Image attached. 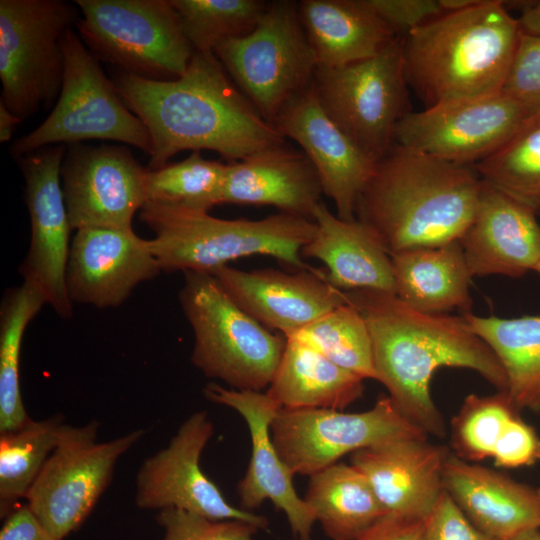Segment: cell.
<instances>
[{"label":"cell","mask_w":540,"mask_h":540,"mask_svg":"<svg viewBox=\"0 0 540 540\" xmlns=\"http://www.w3.org/2000/svg\"><path fill=\"white\" fill-rule=\"evenodd\" d=\"M113 83L150 133V170L185 150H213L233 162L285 143L214 52H194L186 72L176 79L153 80L122 71Z\"/></svg>","instance_id":"obj_1"},{"label":"cell","mask_w":540,"mask_h":540,"mask_svg":"<svg viewBox=\"0 0 540 540\" xmlns=\"http://www.w3.org/2000/svg\"><path fill=\"white\" fill-rule=\"evenodd\" d=\"M367 323L376 380L397 409L428 435H445L444 419L430 383L442 367L477 372L497 391H507L504 369L463 316L413 309L395 294L369 289L345 291Z\"/></svg>","instance_id":"obj_2"},{"label":"cell","mask_w":540,"mask_h":540,"mask_svg":"<svg viewBox=\"0 0 540 540\" xmlns=\"http://www.w3.org/2000/svg\"><path fill=\"white\" fill-rule=\"evenodd\" d=\"M483 181L473 166L395 143L361 192L357 219L389 255L459 241L471 223Z\"/></svg>","instance_id":"obj_3"},{"label":"cell","mask_w":540,"mask_h":540,"mask_svg":"<svg viewBox=\"0 0 540 540\" xmlns=\"http://www.w3.org/2000/svg\"><path fill=\"white\" fill-rule=\"evenodd\" d=\"M505 3L475 0L404 35L406 82L425 108L501 91L522 34Z\"/></svg>","instance_id":"obj_4"},{"label":"cell","mask_w":540,"mask_h":540,"mask_svg":"<svg viewBox=\"0 0 540 540\" xmlns=\"http://www.w3.org/2000/svg\"><path fill=\"white\" fill-rule=\"evenodd\" d=\"M140 220L154 233L149 240L161 271L212 274L236 259L266 255L296 270L312 267L302 248L315 231L313 220L280 212L258 220L221 219L204 211L146 202Z\"/></svg>","instance_id":"obj_5"},{"label":"cell","mask_w":540,"mask_h":540,"mask_svg":"<svg viewBox=\"0 0 540 540\" xmlns=\"http://www.w3.org/2000/svg\"><path fill=\"white\" fill-rule=\"evenodd\" d=\"M179 301L194 336L191 362L232 389L262 392L270 385L286 337L245 311L209 273L186 271Z\"/></svg>","instance_id":"obj_6"},{"label":"cell","mask_w":540,"mask_h":540,"mask_svg":"<svg viewBox=\"0 0 540 540\" xmlns=\"http://www.w3.org/2000/svg\"><path fill=\"white\" fill-rule=\"evenodd\" d=\"M62 50L64 75L57 103L36 129L11 145V154L21 158L51 145L100 139L123 142L150 155L148 129L125 105L99 60L72 28L63 37Z\"/></svg>","instance_id":"obj_7"},{"label":"cell","mask_w":540,"mask_h":540,"mask_svg":"<svg viewBox=\"0 0 540 540\" xmlns=\"http://www.w3.org/2000/svg\"><path fill=\"white\" fill-rule=\"evenodd\" d=\"M88 50L124 72L153 80L182 76L194 49L170 0H76Z\"/></svg>","instance_id":"obj_8"},{"label":"cell","mask_w":540,"mask_h":540,"mask_svg":"<svg viewBox=\"0 0 540 540\" xmlns=\"http://www.w3.org/2000/svg\"><path fill=\"white\" fill-rule=\"evenodd\" d=\"M79 18L75 2L0 1V100L22 120L60 94L62 40Z\"/></svg>","instance_id":"obj_9"},{"label":"cell","mask_w":540,"mask_h":540,"mask_svg":"<svg viewBox=\"0 0 540 540\" xmlns=\"http://www.w3.org/2000/svg\"><path fill=\"white\" fill-rule=\"evenodd\" d=\"M214 54L241 92L272 124L284 104L312 83L318 66L298 4L288 0L268 3L253 30L221 42Z\"/></svg>","instance_id":"obj_10"},{"label":"cell","mask_w":540,"mask_h":540,"mask_svg":"<svg viewBox=\"0 0 540 540\" xmlns=\"http://www.w3.org/2000/svg\"><path fill=\"white\" fill-rule=\"evenodd\" d=\"M403 37L372 58L337 68L317 66L313 77L324 111L376 162L395 144L396 127L411 112Z\"/></svg>","instance_id":"obj_11"},{"label":"cell","mask_w":540,"mask_h":540,"mask_svg":"<svg viewBox=\"0 0 540 540\" xmlns=\"http://www.w3.org/2000/svg\"><path fill=\"white\" fill-rule=\"evenodd\" d=\"M99 423L61 426L55 449L25 498L58 540L77 530L109 486L119 459L141 440L136 429L97 442Z\"/></svg>","instance_id":"obj_12"},{"label":"cell","mask_w":540,"mask_h":540,"mask_svg":"<svg viewBox=\"0 0 540 540\" xmlns=\"http://www.w3.org/2000/svg\"><path fill=\"white\" fill-rule=\"evenodd\" d=\"M270 431L275 447L294 475L311 476L358 450L400 439H427L388 395L363 412L334 409H279Z\"/></svg>","instance_id":"obj_13"},{"label":"cell","mask_w":540,"mask_h":540,"mask_svg":"<svg viewBox=\"0 0 540 540\" xmlns=\"http://www.w3.org/2000/svg\"><path fill=\"white\" fill-rule=\"evenodd\" d=\"M536 120L501 90L411 111L396 127L395 143L444 161L474 166Z\"/></svg>","instance_id":"obj_14"},{"label":"cell","mask_w":540,"mask_h":540,"mask_svg":"<svg viewBox=\"0 0 540 540\" xmlns=\"http://www.w3.org/2000/svg\"><path fill=\"white\" fill-rule=\"evenodd\" d=\"M214 433L206 411L183 421L168 445L147 457L136 475L135 503L141 509H181L214 520H241L268 527V519L228 502L204 473L200 458Z\"/></svg>","instance_id":"obj_15"},{"label":"cell","mask_w":540,"mask_h":540,"mask_svg":"<svg viewBox=\"0 0 540 540\" xmlns=\"http://www.w3.org/2000/svg\"><path fill=\"white\" fill-rule=\"evenodd\" d=\"M66 145L43 147L21 158L25 200L31 222L29 249L20 272L39 289L55 312L68 319L72 302L66 287V269L72 229L61 185Z\"/></svg>","instance_id":"obj_16"},{"label":"cell","mask_w":540,"mask_h":540,"mask_svg":"<svg viewBox=\"0 0 540 540\" xmlns=\"http://www.w3.org/2000/svg\"><path fill=\"white\" fill-rule=\"evenodd\" d=\"M147 173L124 146L70 145L61 180L72 229H133L146 203Z\"/></svg>","instance_id":"obj_17"},{"label":"cell","mask_w":540,"mask_h":540,"mask_svg":"<svg viewBox=\"0 0 540 540\" xmlns=\"http://www.w3.org/2000/svg\"><path fill=\"white\" fill-rule=\"evenodd\" d=\"M273 125L301 147L318 174L323 194L334 202L336 215L356 219L357 201L377 162L327 115L312 83L284 104Z\"/></svg>","instance_id":"obj_18"},{"label":"cell","mask_w":540,"mask_h":540,"mask_svg":"<svg viewBox=\"0 0 540 540\" xmlns=\"http://www.w3.org/2000/svg\"><path fill=\"white\" fill-rule=\"evenodd\" d=\"M205 397L234 409L245 420L251 438V457L237 485L241 508H258L270 500L282 511L297 540H311L315 516L295 490L294 474L280 457L272 440L270 425L279 406L266 392L236 390L216 383L205 386Z\"/></svg>","instance_id":"obj_19"},{"label":"cell","mask_w":540,"mask_h":540,"mask_svg":"<svg viewBox=\"0 0 540 540\" xmlns=\"http://www.w3.org/2000/svg\"><path fill=\"white\" fill-rule=\"evenodd\" d=\"M229 297L248 315L286 338L347 302L324 270L288 273L265 268L244 271L224 266L212 273Z\"/></svg>","instance_id":"obj_20"},{"label":"cell","mask_w":540,"mask_h":540,"mask_svg":"<svg viewBox=\"0 0 540 540\" xmlns=\"http://www.w3.org/2000/svg\"><path fill=\"white\" fill-rule=\"evenodd\" d=\"M160 272L149 240L133 229L81 228L71 242L66 287L71 302L117 307Z\"/></svg>","instance_id":"obj_21"},{"label":"cell","mask_w":540,"mask_h":540,"mask_svg":"<svg viewBox=\"0 0 540 540\" xmlns=\"http://www.w3.org/2000/svg\"><path fill=\"white\" fill-rule=\"evenodd\" d=\"M449 453L427 439H400L352 453L351 464L365 476L386 513L424 520L444 491Z\"/></svg>","instance_id":"obj_22"},{"label":"cell","mask_w":540,"mask_h":540,"mask_svg":"<svg viewBox=\"0 0 540 540\" xmlns=\"http://www.w3.org/2000/svg\"><path fill=\"white\" fill-rule=\"evenodd\" d=\"M458 242L472 277L519 278L540 264L537 215L484 181L475 215Z\"/></svg>","instance_id":"obj_23"},{"label":"cell","mask_w":540,"mask_h":540,"mask_svg":"<svg viewBox=\"0 0 540 540\" xmlns=\"http://www.w3.org/2000/svg\"><path fill=\"white\" fill-rule=\"evenodd\" d=\"M443 487L466 517L496 540H511L528 529H540V494L494 469L449 453Z\"/></svg>","instance_id":"obj_24"},{"label":"cell","mask_w":540,"mask_h":540,"mask_svg":"<svg viewBox=\"0 0 540 540\" xmlns=\"http://www.w3.org/2000/svg\"><path fill=\"white\" fill-rule=\"evenodd\" d=\"M322 194L310 160L285 142L228 163L220 204L268 205L313 220Z\"/></svg>","instance_id":"obj_25"},{"label":"cell","mask_w":540,"mask_h":540,"mask_svg":"<svg viewBox=\"0 0 540 540\" xmlns=\"http://www.w3.org/2000/svg\"><path fill=\"white\" fill-rule=\"evenodd\" d=\"M313 221L314 234L301 254L321 261L334 287L395 294L390 255L370 226L357 218L340 219L323 202L314 211Z\"/></svg>","instance_id":"obj_26"},{"label":"cell","mask_w":540,"mask_h":540,"mask_svg":"<svg viewBox=\"0 0 540 540\" xmlns=\"http://www.w3.org/2000/svg\"><path fill=\"white\" fill-rule=\"evenodd\" d=\"M298 14L321 67H343L372 58L398 36L368 0H303Z\"/></svg>","instance_id":"obj_27"},{"label":"cell","mask_w":540,"mask_h":540,"mask_svg":"<svg viewBox=\"0 0 540 540\" xmlns=\"http://www.w3.org/2000/svg\"><path fill=\"white\" fill-rule=\"evenodd\" d=\"M395 295L415 310L446 314L471 312V274L458 241L390 255Z\"/></svg>","instance_id":"obj_28"},{"label":"cell","mask_w":540,"mask_h":540,"mask_svg":"<svg viewBox=\"0 0 540 540\" xmlns=\"http://www.w3.org/2000/svg\"><path fill=\"white\" fill-rule=\"evenodd\" d=\"M266 394L280 409L343 411L362 397L364 379L338 366L308 344L286 338Z\"/></svg>","instance_id":"obj_29"},{"label":"cell","mask_w":540,"mask_h":540,"mask_svg":"<svg viewBox=\"0 0 540 540\" xmlns=\"http://www.w3.org/2000/svg\"><path fill=\"white\" fill-rule=\"evenodd\" d=\"M309 478L303 499L332 540H356L387 514L352 464L338 462Z\"/></svg>","instance_id":"obj_30"},{"label":"cell","mask_w":540,"mask_h":540,"mask_svg":"<svg viewBox=\"0 0 540 540\" xmlns=\"http://www.w3.org/2000/svg\"><path fill=\"white\" fill-rule=\"evenodd\" d=\"M472 331L494 352L507 395L520 410L540 412V316L504 319L464 313Z\"/></svg>","instance_id":"obj_31"},{"label":"cell","mask_w":540,"mask_h":540,"mask_svg":"<svg viewBox=\"0 0 540 540\" xmlns=\"http://www.w3.org/2000/svg\"><path fill=\"white\" fill-rule=\"evenodd\" d=\"M47 304L43 293L23 282L9 290L0 308V433L23 427L31 418L23 403L20 358L24 332Z\"/></svg>","instance_id":"obj_32"},{"label":"cell","mask_w":540,"mask_h":540,"mask_svg":"<svg viewBox=\"0 0 540 540\" xmlns=\"http://www.w3.org/2000/svg\"><path fill=\"white\" fill-rule=\"evenodd\" d=\"M61 415L30 420L23 427L0 433V513L5 518L25 499L56 447Z\"/></svg>","instance_id":"obj_33"},{"label":"cell","mask_w":540,"mask_h":540,"mask_svg":"<svg viewBox=\"0 0 540 540\" xmlns=\"http://www.w3.org/2000/svg\"><path fill=\"white\" fill-rule=\"evenodd\" d=\"M287 338L308 344L333 363L364 380H376L367 323L348 299Z\"/></svg>","instance_id":"obj_34"},{"label":"cell","mask_w":540,"mask_h":540,"mask_svg":"<svg viewBox=\"0 0 540 540\" xmlns=\"http://www.w3.org/2000/svg\"><path fill=\"white\" fill-rule=\"evenodd\" d=\"M227 164L207 160L200 151L157 170L148 169L146 202L208 212L220 204Z\"/></svg>","instance_id":"obj_35"},{"label":"cell","mask_w":540,"mask_h":540,"mask_svg":"<svg viewBox=\"0 0 540 540\" xmlns=\"http://www.w3.org/2000/svg\"><path fill=\"white\" fill-rule=\"evenodd\" d=\"M195 52H214L223 41L256 26L268 3L260 0H170Z\"/></svg>","instance_id":"obj_36"},{"label":"cell","mask_w":540,"mask_h":540,"mask_svg":"<svg viewBox=\"0 0 540 540\" xmlns=\"http://www.w3.org/2000/svg\"><path fill=\"white\" fill-rule=\"evenodd\" d=\"M482 181L540 214V119L473 166Z\"/></svg>","instance_id":"obj_37"},{"label":"cell","mask_w":540,"mask_h":540,"mask_svg":"<svg viewBox=\"0 0 540 540\" xmlns=\"http://www.w3.org/2000/svg\"><path fill=\"white\" fill-rule=\"evenodd\" d=\"M518 413L506 392L469 394L451 422L454 454L473 462L492 458L506 425Z\"/></svg>","instance_id":"obj_38"},{"label":"cell","mask_w":540,"mask_h":540,"mask_svg":"<svg viewBox=\"0 0 540 540\" xmlns=\"http://www.w3.org/2000/svg\"><path fill=\"white\" fill-rule=\"evenodd\" d=\"M156 521L164 531L163 540H250L260 528L241 520H214L176 509L160 510Z\"/></svg>","instance_id":"obj_39"},{"label":"cell","mask_w":540,"mask_h":540,"mask_svg":"<svg viewBox=\"0 0 540 540\" xmlns=\"http://www.w3.org/2000/svg\"><path fill=\"white\" fill-rule=\"evenodd\" d=\"M501 90L540 119V36L521 34Z\"/></svg>","instance_id":"obj_40"},{"label":"cell","mask_w":540,"mask_h":540,"mask_svg":"<svg viewBox=\"0 0 540 540\" xmlns=\"http://www.w3.org/2000/svg\"><path fill=\"white\" fill-rule=\"evenodd\" d=\"M422 540H496L483 533L466 517L444 490L423 520Z\"/></svg>","instance_id":"obj_41"},{"label":"cell","mask_w":540,"mask_h":540,"mask_svg":"<svg viewBox=\"0 0 540 540\" xmlns=\"http://www.w3.org/2000/svg\"><path fill=\"white\" fill-rule=\"evenodd\" d=\"M492 458L499 468L534 465L540 461V437L532 426L516 414L497 441Z\"/></svg>","instance_id":"obj_42"},{"label":"cell","mask_w":540,"mask_h":540,"mask_svg":"<svg viewBox=\"0 0 540 540\" xmlns=\"http://www.w3.org/2000/svg\"><path fill=\"white\" fill-rule=\"evenodd\" d=\"M374 11L398 34L406 35L445 13L440 0H368Z\"/></svg>","instance_id":"obj_43"},{"label":"cell","mask_w":540,"mask_h":540,"mask_svg":"<svg viewBox=\"0 0 540 540\" xmlns=\"http://www.w3.org/2000/svg\"><path fill=\"white\" fill-rule=\"evenodd\" d=\"M0 540H58L27 504L10 512L0 530Z\"/></svg>","instance_id":"obj_44"},{"label":"cell","mask_w":540,"mask_h":540,"mask_svg":"<svg viewBox=\"0 0 540 540\" xmlns=\"http://www.w3.org/2000/svg\"><path fill=\"white\" fill-rule=\"evenodd\" d=\"M423 520L385 514L356 540H422Z\"/></svg>","instance_id":"obj_45"},{"label":"cell","mask_w":540,"mask_h":540,"mask_svg":"<svg viewBox=\"0 0 540 540\" xmlns=\"http://www.w3.org/2000/svg\"><path fill=\"white\" fill-rule=\"evenodd\" d=\"M521 15L517 18L522 34L540 36V1L518 2Z\"/></svg>","instance_id":"obj_46"},{"label":"cell","mask_w":540,"mask_h":540,"mask_svg":"<svg viewBox=\"0 0 540 540\" xmlns=\"http://www.w3.org/2000/svg\"><path fill=\"white\" fill-rule=\"evenodd\" d=\"M22 119L13 114L0 100V142H8Z\"/></svg>","instance_id":"obj_47"},{"label":"cell","mask_w":540,"mask_h":540,"mask_svg":"<svg viewBox=\"0 0 540 540\" xmlns=\"http://www.w3.org/2000/svg\"><path fill=\"white\" fill-rule=\"evenodd\" d=\"M511 540H540V529L525 530Z\"/></svg>","instance_id":"obj_48"},{"label":"cell","mask_w":540,"mask_h":540,"mask_svg":"<svg viewBox=\"0 0 540 540\" xmlns=\"http://www.w3.org/2000/svg\"><path fill=\"white\" fill-rule=\"evenodd\" d=\"M535 272H537L540 275V264L537 266Z\"/></svg>","instance_id":"obj_49"},{"label":"cell","mask_w":540,"mask_h":540,"mask_svg":"<svg viewBox=\"0 0 540 540\" xmlns=\"http://www.w3.org/2000/svg\"><path fill=\"white\" fill-rule=\"evenodd\" d=\"M538 492H539V494H540V488H538Z\"/></svg>","instance_id":"obj_50"},{"label":"cell","mask_w":540,"mask_h":540,"mask_svg":"<svg viewBox=\"0 0 540 540\" xmlns=\"http://www.w3.org/2000/svg\"><path fill=\"white\" fill-rule=\"evenodd\" d=\"M250 540H253V539H250Z\"/></svg>","instance_id":"obj_51"}]
</instances>
